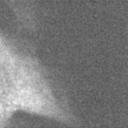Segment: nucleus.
<instances>
[{"label":"nucleus","instance_id":"1","mask_svg":"<svg viewBox=\"0 0 128 128\" xmlns=\"http://www.w3.org/2000/svg\"><path fill=\"white\" fill-rule=\"evenodd\" d=\"M19 112L61 124L73 120L39 62L0 32V128H10Z\"/></svg>","mask_w":128,"mask_h":128}]
</instances>
